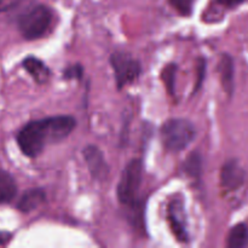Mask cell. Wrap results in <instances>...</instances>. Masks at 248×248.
<instances>
[{"label":"cell","instance_id":"cell-1","mask_svg":"<svg viewBox=\"0 0 248 248\" xmlns=\"http://www.w3.org/2000/svg\"><path fill=\"white\" fill-rule=\"evenodd\" d=\"M77 126L70 115H57L31 121L19 130L17 144L26 156L36 157L50 143H58L67 138Z\"/></svg>","mask_w":248,"mask_h":248},{"label":"cell","instance_id":"cell-15","mask_svg":"<svg viewBox=\"0 0 248 248\" xmlns=\"http://www.w3.org/2000/svg\"><path fill=\"white\" fill-rule=\"evenodd\" d=\"M184 170L190 177L200 176L201 170H202V160H201L200 154L193 153V154L189 155L184 162Z\"/></svg>","mask_w":248,"mask_h":248},{"label":"cell","instance_id":"cell-3","mask_svg":"<svg viewBox=\"0 0 248 248\" xmlns=\"http://www.w3.org/2000/svg\"><path fill=\"white\" fill-rule=\"evenodd\" d=\"M53 15L50 7L35 5L18 17V29L24 39L35 40L47 31L52 23Z\"/></svg>","mask_w":248,"mask_h":248},{"label":"cell","instance_id":"cell-5","mask_svg":"<svg viewBox=\"0 0 248 248\" xmlns=\"http://www.w3.org/2000/svg\"><path fill=\"white\" fill-rule=\"evenodd\" d=\"M110 64L119 90L135 82L142 73L140 61L127 52H114L110 57Z\"/></svg>","mask_w":248,"mask_h":248},{"label":"cell","instance_id":"cell-17","mask_svg":"<svg viewBox=\"0 0 248 248\" xmlns=\"http://www.w3.org/2000/svg\"><path fill=\"white\" fill-rule=\"evenodd\" d=\"M64 78L65 79H80L82 77V67L80 64H74L72 67L67 68L64 70Z\"/></svg>","mask_w":248,"mask_h":248},{"label":"cell","instance_id":"cell-19","mask_svg":"<svg viewBox=\"0 0 248 248\" xmlns=\"http://www.w3.org/2000/svg\"><path fill=\"white\" fill-rule=\"evenodd\" d=\"M205 68H206L205 60H203V58H201V60H200V64H199V80H198V82H196L195 91H198V90L200 89L201 84H202L203 78H205Z\"/></svg>","mask_w":248,"mask_h":248},{"label":"cell","instance_id":"cell-11","mask_svg":"<svg viewBox=\"0 0 248 248\" xmlns=\"http://www.w3.org/2000/svg\"><path fill=\"white\" fill-rule=\"evenodd\" d=\"M220 80H222L223 89L228 94L234 92V61L229 55H223L219 63Z\"/></svg>","mask_w":248,"mask_h":248},{"label":"cell","instance_id":"cell-20","mask_svg":"<svg viewBox=\"0 0 248 248\" xmlns=\"http://www.w3.org/2000/svg\"><path fill=\"white\" fill-rule=\"evenodd\" d=\"M218 1H219L222 5H224V6L235 7V6H237V5L245 2L246 0H218Z\"/></svg>","mask_w":248,"mask_h":248},{"label":"cell","instance_id":"cell-4","mask_svg":"<svg viewBox=\"0 0 248 248\" xmlns=\"http://www.w3.org/2000/svg\"><path fill=\"white\" fill-rule=\"evenodd\" d=\"M143 179V162L133 159L128 162L121 173L118 184V199L120 203L127 206L136 205Z\"/></svg>","mask_w":248,"mask_h":248},{"label":"cell","instance_id":"cell-18","mask_svg":"<svg viewBox=\"0 0 248 248\" xmlns=\"http://www.w3.org/2000/svg\"><path fill=\"white\" fill-rule=\"evenodd\" d=\"M21 2V0H0V12L9 11Z\"/></svg>","mask_w":248,"mask_h":248},{"label":"cell","instance_id":"cell-16","mask_svg":"<svg viewBox=\"0 0 248 248\" xmlns=\"http://www.w3.org/2000/svg\"><path fill=\"white\" fill-rule=\"evenodd\" d=\"M171 6L178 12L181 16L188 17L193 14L195 0H169Z\"/></svg>","mask_w":248,"mask_h":248},{"label":"cell","instance_id":"cell-9","mask_svg":"<svg viewBox=\"0 0 248 248\" xmlns=\"http://www.w3.org/2000/svg\"><path fill=\"white\" fill-rule=\"evenodd\" d=\"M24 69L31 74V77L35 80L38 84H46L51 77V72L43 61L38 60L36 57H27L22 62Z\"/></svg>","mask_w":248,"mask_h":248},{"label":"cell","instance_id":"cell-12","mask_svg":"<svg viewBox=\"0 0 248 248\" xmlns=\"http://www.w3.org/2000/svg\"><path fill=\"white\" fill-rule=\"evenodd\" d=\"M17 194V184L9 172L0 170V205L14 200Z\"/></svg>","mask_w":248,"mask_h":248},{"label":"cell","instance_id":"cell-14","mask_svg":"<svg viewBox=\"0 0 248 248\" xmlns=\"http://www.w3.org/2000/svg\"><path fill=\"white\" fill-rule=\"evenodd\" d=\"M176 77H177V65L176 63H170L164 70H162V80L166 85V90L171 96L176 94Z\"/></svg>","mask_w":248,"mask_h":248},{"label":"cell","instance_id":"cell-13","mask_svg":"<svg viewBox=\"0 0 248 248\" xmlns=\"http://www.w3.org/2000/svg\"><path fill=\"white\" fill-rule=\"evenodd\" d=\"M227 245L230 248H244L248 246V227L244 223L236 224L230 229L227 239Z\"/></svg>","mask_w":248,"mask_h":248},{"label":"cell","instance_id":"cell-6","mask_svg":"<svg viewBox=\"0 0 248 248\" xmlns=\"http://www.w3.org/2000/svg\"><path fill=\"white\" fill-rule=\"evenodd\" d=\"M167 218L171 225L172 232L177 240L181 242H188L190 240L188 232V218H186L184 201L181 199H174L170 202L167 210Z\"/></svg>","mask_w":248,"mask_h":248},{"label":"cell","instance_id":"cell-10","mask_svg":"<svg viewBox=\"0 0 248 248\" xmlns=\"http://www.w3.org/2000/svg\"><path fill=\"white\" fill-rule=\"evenodd\" d=\"M46 200V194L44 193L41 189H31V190L26 191L19 199L18 203H17V208L21 212H31L39 206L43 205Z\"/></svg>","mask_w":248,"mask_h":248},{"label":"cell","instance_id":"cell-21","mask_svg":"<svg viewBox=\"0 0 248 248\" xmlns=\"http://www.w3.org/2000/svg\"><path fill=\"white\" fill-rule=\"evenodd\" d=\"M12 235L7 232H0V246H4L11 240Z\"/></svg>","mask_w":248,"mask_h":248},{"label":"cell","instance_id":"cell-2","mask_svg":"<svg viewBox=\"0 0 248 248\" xmlns=\"http://www.w3.org/2000/svg\"><path fill=\"white\" fill-rule=\"evenodd\" d=\"M161 140L164 147L171 152L184 150L196 137L195 126L186 119H170L162 125Z\"/></svg>","mask_w":248,"mask_h":248},{"label":"cell","instance_id":"cell-8","mask_svg":"<svg viewBox=\"0 0 248 248\" xmlns=\"http://www.w3.org/2000/svg\"><path fill=\"white\" fill-rule=\"evenodd\" d=\"M246 173L236 160H230L220 171V183L227 190H235L244 184Z\"/></svg>","mask_w":248,"mask_h":248},{"label":"cell","instance_id":"cell-7","mask_svg":"<svg viewBox=\"0 0 248 248\" xmlns=\"http://www.w3.org/2000/svg\"><path fill=\"white\" fill-rule=\"evenodd\" d=\"M82 155L91 176L97 181H104L109 174V166L104 159L103 153L94 145H87L84 148Z\"/></svg>","mask_w":248,"mask_h":248}]
</instances>
